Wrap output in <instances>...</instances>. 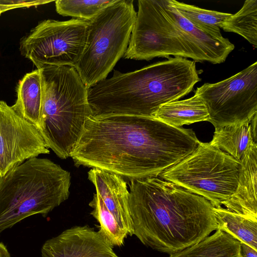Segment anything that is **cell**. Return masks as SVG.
<instances>
[{
    "label": "cell",
    "mask_w": 257,
    "mask_h": 257,
    "mask_svg": "<svg viewBox=\"0 0 257 257\" xmlns=\"http://www.w3.org/2000/svg\"><path fill=\"white\" fill-rule=\"evenodd\" d=\"M215 128L251 121L257 114V62L231 77L197 88Z\"/></svg>",
    "instance_id": "10"
},
{
    "label": "cell",
    "mask_w": 257,
    "mask_h": 257,
    "mask_svg": "<svg viewBox=\"0 0 257 257\" xmlns=\"http://www.w3.org/2000/svg\"><path fill=\"white\" fill-rule=\"evenodd\" d=\"M49 153L36 127L0 101V177L29 159Z\"/></svg>",
    "instance_id": "12"
},
{
    "label": "cell",
    "mask_w": 257,
    "mask_h": 257,
    "mask_svg": "<svg viewBox=\"0 0 257 257\" xmlns=\"http://www.w3.org/2000/svg\"><path fill=\"white\" fill-rule=\"evenodd\" d=\"M52 1H15L0 0V15L3 13L13 9L46 4Z\"/></svg>",
    "instance_id": "23"
},
{
    "label": "cell",
    "mask_w": 257,
    "mask_h": 257,
    "mask_svg": "<svg viewBox=\"0 0 257 257\" xmlns=\"http://www.w3.org/2000/svg\"><path fill=\"white\" fill-rule=\"evenodd\" d=\"M200 80L195 61L169 57L132 72L114 71L88 89V99L94 117H153L160 106L187 95Z\"/></svg>",
    "instance_id": "3"
},
{
    "label": "cell",
    "mask_w": 257,
    "mask_h": 257,
    "mask_svg": "<svg viewBox=\"0 0 257 257\" xmlns=\"http://www.w3.org/2000/svg\"><path fill=\"white\" fill-rule=\"evenodd\" d=\"M129 206L134 235L160 252L179 251L217 229L208 200L159 176L131 180Z\"/></svg>",
    "instance_id": "2"
},
{
    "label": "cell",
    "mask_w": 257,
    "mask_h": 257,
    "mask_svg": "<svg viewBox=\"0 0 257 257\" xmlns=\"http://www.w3.org/2000/svg\"><path fill=\"white\" fill-rule=\"evenodd\" d=\"M0 257H11L8 248L2 242H0Z\"/></svg>",
    "instance_id": "25"
},
{
    "label": "cell",
    "mask_w": 257,
    "mask_h": 257,
    "mask_svg": "<svg viewBox=\"0 0 257 257\" xmlns=\"http://www.w3.org/2000/svg\"><path fill=\"white\" fill-rule=\"evenodd\" d=\"M153 117L171 126L181 127L184 124L208 121L209 114L203 100L194 94L189 98L162 105Z\"/></svg>",
    "instance_id": "16"
},
{
    "label": "cell",
    "mask_w": 257,
    "mask_h": 257,
    "mask_svg": "<svg viewBox=\"0 0 257 257\" xmlns=\"http://www.w3.org/2000/svg\"><path fill=\"white\" fill-rule=\"evenodd\" d=\"M210 144L240 162L249 147L255 143L250 121L227 125L215 129Z\"/></svg>",
    "instance_id": "17"
},
{
    "label": "cell",
    "mask_w": 257,
    "mask_h": 257,
    "mask_svg": "<svg viewBox=\"0 0 257 257\" xmlns=\"http://www.w3.org/2000/svg\"><path fill=\"white\" fill-rule=\"evenodd\" d=\"M213 211L217 229L257 249V220L233 213L222 206L213 207Z\"/></svg>",
    "instance_id": "19"
},
{
    "label": "cell",
    "mask_w": 257,
    "mask_h": 257,
    "mask_svg": "<svg viewBox=\"0 0 257 257\" xmlns=\"http://www.w3.org/2000/svg\"><path fill=\"white\" fill-rule=\"evenodd\" d=\"M178 12L198 29L218 39L224 37L220 33V26L232 14L203 9L175 0H169Z\"/></svg>",
    "instance_id": "20"
},
{
    "label": "cell",
    "mask_w": 257,
    "mask_h": 257,
    "mask_svg": "<svg viewBox=\"0 0 257 257\" xmlns=\"http://www.w3.org/2000/svg\"><path fill=\"white\" fill-rule=\"evenodd\" d=\"M138 8L125 58L148 61L172 55L202 62L188 39L165 14L160 0H139Z\"/></svg>",
    "instance_id": "8"
},
{
    "label": "cell",
    "mask_w": 257,
    "mask_h": 257,
    "mask_svg": "<svg viewBox=\"0 0 257 257\" xmlns=\"http://www.w3.org/2000/svg\"><path fill=\"white\" fill-rule=\"evenodd\" d=\"M132 0H116L88 21L85 47L75 66L90 88L106 79L124 56L137 13Z\"/></svg>",
    "instance_id": "6"
},
{
    "label": "cell",
    "mask_w": 257,
    "mask_h": 257,
    "mask_svg": "<svg viewBox=\"0 0 257 257\" xmlns=\"http://www.w3.org/2000/svg\"><path fill=\"white\" fill-rule=\"evenodd\" d=\"M17 92V99L11 107L38 128L43 98L40 70L37 69L27 73L20 81Z\"/></svg>",
    "instance_id": "15"
},
{
    "label": "cell",
    "mask_w": 257,
    "mask_h": 257,
    "mask_svg": "<svg viewBox=\"0 0 257 257\" xmlns=\"http://www.w3.org/2000/svg\"><path fill=\"white\" fill-rule=\"evenodd\" d=\"M170 257H241L240 242L219 229Z\"/></svg>",
    "instance_id": "18"
},
{
    "label": "cell",
    "mask_w": 257,
    "mask_h": 257,
    "mask_svg": "<svg viewBox=\"0 0 257 257\" xmlns=\"http://www.w3.org/2000/svg\"><path fill=\"white\" fill-rule=\"evenodd\" d=\"M42 257H118L113 246L88 225L75 226L46 240Z\"/></svg>",
    "instance_id": "13"
},
{
    "label": "cell",
    "mask_w": 257,
    "mask_h": 257,
    "mask_svg": "<svg viewBox=\"0 0 257 257\" xmlns=\"http://www.w3.org/2000/svg\"><path fill=\"white\" fill-rule=\"evenodd\" d=\"M69 172L49 159H29L0 177V233L30 216L45 217L70 194Z\"/></svg>",
    "instance_id": "5"
},
{
    "label": "cell",
    "mask_w": 257,
    "mask_h": 257,
    "mask_svg": "<svg viewBox=\"0 0 257 257\" xmlns=\"http://www.w3.org/2000/svg\"><path fill=\"white\" fill-rule=\"evenodd\" d=\"M240 162L209 143L200 142L197 149L159 176L222 206L236 191Z\"/></svg>",
    "instance_id": "7"
},
{
    "label": "cell",
    "mask_w": 257,
    "mask_h": 257,
    "mask_svg": "<svg viewBox=\"0 0 257 257\" xmlns=\"http://www.w3.org/2000/svg\"><path fill=\"white\" fill-rule=\"evenodd\" d=\"M115 1L58 0L55 7L57 12L63 16L89 21Z\"/></svg>",
    "instance_id": "22"
},
{
    "label": "cell",
    "mask_w": 257,
    "mask_h": 257,
    "mask_svg": "<svg viewBox=\"0 0 257 257\" xmlns=\"http://www.w3.org/2000/svg\"><path fill=\"white\" fill-rule=\"evenodd\" d=\"M39 70L43 98L37 129L47 148L65 159L71 156L86 119L93 116L88 88L73 66Z\"/></svg>",
    "instance_id": "4"
},
{
    "label": "cell",
    "mask_w": 257,
    "mask_h": 257,
    "mask_svg": "<svg viewBox=\"0 0 257 257\" xmlns=\"http://www.w3.org/2000/svg\"><path fill=\"white\" fill-rule=\"evenodd\" d=\"M200 142L191 129L153 117L91 116L70 157L77 167L103 170L131 181L159 176L192 154Z\"/></svg>",
    "instance_id": "1"
},
{
    "label": "cell",
    "mask_w": 257,
    "mask_h": 257,
    "mask_svg": "<svg viewBox=\"0 0 257 257\" xmlns=\"http://www.w3.org/2000/svg\"><path fill=\"white\" fill-rule=\"evenodd\" d=\"M88 21L48 19L40 22L21 42L22 54L38 69L48 66L75 67L84 50Z\"/></svg>",
    "instance_id": "9"
},
{
    "label": "cell",
    "mask_w": 257,
    "mask_h": 257,
    "mask_svg": "<svg viewBox=\"0 0 257 257\" xmlns=\"http://www.w3.org/2000/svg\"><path fill=\"white\" fill-rule=\"evenodd\" d=\"M238 185L234 193L222 206L234 213L257 220V145L248 149L240 161Z\"/></svg>",
    "instance_id": "14"
},
{
    "label": "cell",
    "mask_w": 257,
    "mask_h": 257,
    "mask_svg": "<svg viewBox=\"0 0 257 257\" xmlns=\"http://www.w3.org/2000/svg\"><path fill=\"white\" fill-rule=\"evenodd\" d=\"M88 178L95 188L89 205L99 224L98 231L112 246H120L128 235H134L126 182L118 175L97 168L88 171Z\"/></svg>",
    "instance_id": "11"
},
{
    "label": "cell",
    "mask_w": 257,
    "mask_h": 257,
    "mask_svg": "<svg viewBox=\"0 0 257 257\" xmlns=\"http://www.w3.org/2000/svg\"><path fill=\"white\" fill-rule=\"evenodd\" d=\"M240 245L241 257H257V249L242 242Z\"/></svg>",
    "instance_id": "24"
},
{
    "label": "cell",
    "mask_w": 257,
    "mask_h": 257,
    "mask_svg": "<svg viewBox=\"0 0 257 257\" xmlns=\"http://www.w3.org/2000/svg\"><path fill=\"white\" fill-rule=\"evenodd\" d=\"M220 29L236 33L257 48V0H246L241 9L228 18Z\"/></svg>",
    "instance_id": "21"
}]
</instances>
